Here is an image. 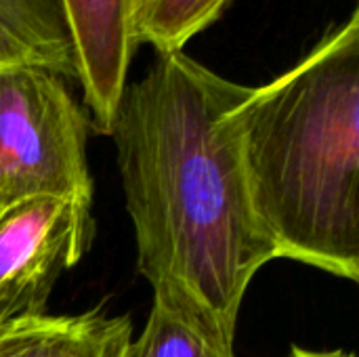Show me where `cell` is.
<instances>
[{"label":"cell","instance_id":"obj_5","mask_svg":"<svg viewBox=\"0 0 359 357\" xmlns=\"http://www.w3.org/2000/svg\"><path fill=\"white\" fill-rule=\"evenodd\" d=\"M90 128L111 135L139 48L141 0H63Z\"/></svg>","mask_w":359,"mask_h":357},{"label":"cell","instance_id":"obj_1","mask_svg":"<svg viewBox=\"0 0 359 357\" xmlns=\"http://www.w3.org/2000/svg\"><path fill=\"white\" fill-rule=\"evenodd\" d=\"M252 86L185 50L156 55L126 84L111 128L137 265L154 301L223 357L252 278L278 248L263 227L242 151V105Z\"/></svg>","mask_w":359,"mask_h":357},{"label":"cell","instance_id":"obj_4","mask_svg":"<svg viewBox=\"0 0 359 357\" xmlns=\"http://www.w3.org/2000/svg\"><path fill=\"white\" fill-rule=\"evenodd\" d=\"M93 202L36 196L0 213V328L40 316L90 244Z\"/></svg>","mask_w":359,"mask_h":357},{"label":"cell","instance_id":"obj_6","mask_svg":"<svg viewBox=\"0 0 359 357\" xmlns=\"http://www.w3.org/2000/svg\"><path fill=\"white\" fill-rule=\"evenodd\" d=\"M133 341L128 316L103 307L78 316H32L0 328V357H126Z\"/></svg>","mask_w":359,"mask_h":357},{"label":"cell","instance_id":"obj_3","mask_svg":"<svg viewBox=\"0 0 359 357\" xmlns=\"http://www.w3.org/2000/svg\"><path fill=\"white\" fill-rule=\"evenodd\" d=\"M88 126L65 78L38 65L0 67V213L36 196L93 202Z\"/></svg>","mask_w":359,"mask_h":357},{"label":"cell","instance_id":"obj_7","mask_svg":"<svg viewBox=\"0 0 359 357\" xmlns=\"http://www.w3.org/2000/svg\"><path fill=\"white\" fill-rule=\"evenodd\" d=\"M38 65L76 80L63 0H0V67Z\"/></svg>","mask_w":359,"mask_h":357},{"label":"cell","instance_id":"obj_9","mask_svg":"<svg viewBox=\"0 0 359 357\" xmlns=\"http://www.w3.org/2000/svg\"><path fill=\"white\" fill-rule=\"evenodd\" d=\"M126 357H223L191 326L181 322L158 301L139 339H133Z\"/></svg>","mask_w":359,"mask_h":357},{"label":"cell","instance_id":"obj_8","mask_svg":"<svg viewBox=\"0 0 359 357\" xmlns=\"http://www.w3.org/2000/svg\"><path fill=\"white\" fill-rule=\"evenodd\" d=\"M231 0H141L139 42L156 55L183 50L189 40L212 27Z\"/></svg>","mask_w":359,"mask_h":357},{"label":"cell","instance_id":"obj_2","mask_svg":"<svg viewBox=\"0 0 359 357\" xmlns=\"http://www.w3.org/2000/svg\"><path fill=\"white\" fill-rule=\"evenodd\" d=\"M255 210L280 259L359 280V11L242 105Z\"/></svg>","mask_w":359,"mask_h":357},{"label":"cell","instance_id":"obj_10","mask_svg":"<svg viewBox=\"0 0 359 357\" xmlns=\"http://www.w3.org/2000/svg\"><path fill=\"white\" fill-rule=\"evenodd\" d=\"M286 357H358L351 351H343V349H332V351H313V349H305L299 345H292Z\"/></svg>","mask_w":359,"mask_h":357}]
</instances>
